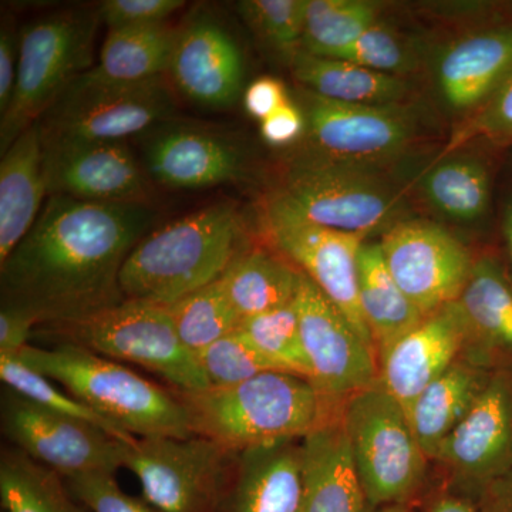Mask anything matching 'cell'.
I'll return each instance as SVG.
<instances>
[{
	"label": "cell",
	"mask_w": 512,
	"mask_h": 512,
	"mask_svg": "<svg viewBox=\"0 0 512 512\" xmlns=\"http://www.w3.org/2000/svg\"><path fill=\"white\" fill-rule=\"evenodd\" d=\"M154 220L147 202L47 197L29 234L0 265L2 305L32 313L40 326L119 305L126 301L121 269Z\"/></svg>",
	"instance_id": "cell-1"
},
{
	"label": "cell",
	"mask_w": 512,
	"mask_h": 512,
	"mask_svg": "<svg viewBox=\"0 0 512 512\" xmlns=\"http://www.w3.org/2000/svg\"><path fill=\"white\" fill-rule=\"evenodd\" d=\"M244 221L228 202L153 229L121 269L124 298L171 306L220 281L244 247Z\"/></svg>",
	"instance_id": "cell-2"
},
{
	"label": "cell",
	"mask_w": 512,
	"mask_h": 512,
	"mask_svg": "<svg viewBox=\"0 0 512 512\" xmlns=\"http://www.w3.org/2000/svg\"><path fill=\"white\" fill-rule=\"evenodd\" d=\"M177 393L190 412L194 433L234 453L301 440L340 410L305 377L278 370L237 386Z\"/></svg>",
	"instance_id": "cell-3"
},
{
	"label": "cell",
	"mask_w": 512,
	"mask_h": 512,
	"mask_svg": "<svg viewBox=\"0 0 512 512\" xmlns=\"http://www.w3.org/2000/svg\"><path fill=\"white\" fill-rule=\"evenodd\" d=\"M16 356L137 439L195 436L190 412L177 392L116 360L67 343L53 348L29 345Z\"/></svg>",
	"instance_id": "cell-4"
},
{
	"label": "cell",
	"mask_w": 512,
	"mask_h": 512,
	"mask_svg": "<svg viewBox=\"0 0 512 512\" xmlns=\"http://www.w3.org/2000/svg\"><path fill=\"white\" fill-rule=\"evenodd\" d=\"M275 195L305 220L366 241L409 218L406 194L384 168L313 153L289 164Z\"/></svg>",
	"instance_id": "cell-5"
},
{
	"label": "cell",
	"mask_w": 512,
	"mask_h": 512,
	"mask_svg": "<svg viewBox=\"0 0 512 512\" xmlns=\"http://www.w3.org/2000/svg\"><path fill=\"white\" fill-rule=\"evenodd\" d=\"M42 326L57 343L144 367L163 377L177 392L210 387L197 356L178 338L168 306L126 299L87 318Z\"/></svg>",
	"instance_id": "cell-6"
},
{
	"label": "cell",
	"mask_w": 512,
	"mask_h": 512,
	"mask_svg": "<svg viewBox=\"0 0 512 512\" xmlns=\"http://www.w3.org/2000/svg\"><path fill=\"white\" fill-rule=\"evenodd\" d=\"M99 13L70 9L29 23L19 32L15 96L0 117V153L25 133L77 77L93 69Z\"/></svg>",
	"instance_id": "cell-7"
},
{
	"label": "cell",
	"mask_w": 512,
	"mask_h": 512,
	"mask_svg": "<svg viewBox=\"0 0 512 512\" xmlns=\"http://www.w3.org/2000/svg\"><path fill=\"white\" fill-rule=\"evenodd\" d=\"M177 101L164 77L111 82L92 69L74 79L40 117L43 147L126 141L173 121Z\"/></svg>",
	"instance_id": "cell-8"
},
{
	"label": "cell",
	"mask_w": 512,
	"mask_h": 512,
	"mask_svg": "<svg viewBox=\"0 0 512 512\" xmlns=\"http://www.w3.org/2000/svg\"><path fill=\"white\" fill-rule=\"evenodd\" d=\"M340 417L367 505L409 504L423 487L429 458L403 407L377 382L346 399Z\"/></svg>",
	"instance_id": "cell-9"
},
{
	"label": "cell",
	"mask_w": 512,
	"mask_h": 512,
	"mask_svg": "<svg viewBox=\"0 0 512 512\" xmlns=\"http://www.w3.org/2000/svg\"><path fill=\"white\" fill-rule=\"evenodd\" d=\"M238 453L208 437H146L127 447L124 467L140 481L144 500L160 512L224 508Z\"/></svg>",
	"instance_id": "cell-10"
},
{
	"label": "cell",
	"mask_w": 512,
	"mask_h": 512,
	"mask_svg": "<svg viewBox=\"0 0 512 512\" xmlns=\"http://www.w3.org/2000/svg\"><path fill=\"white\" fill-rule=\"evenodd\" d=\"M296 103L305 114L309 153L332 160L384 168L409 153L426 131L413 101L342 103L299 86Z\"/></svg>",
	"instance_id": "cell-11"
},
{
	"label": "cell",
	"mask_w": 512,
	"mask_h": 512,
	"mask_svg": "<svg viewBox=\"0 0 512 512\" xmlns=\"http://www.w3.org/2000/svg\"><path fill=\"white\" fill-rule=\"evenodd\" d=\"M264 222L279 254L308 276L338 306L360 338L375 348L357 295V256L366 239L313 224L278 195L266 202Z\"/></svg>",
	"instance_id": "cell-12"
},
{
	"label": "cell",
	"mask_w": 512,
	"mask_h": 512,
	"mask_svg": "<svg viewBox=\"0 0 512 512\" xmlns=\"http://www.w3.org/2000/svg\"><path fill=\"white\" fill-rule=\"evenodd\" d=\"M2 429L15 448L63 478L113 473L130 444L92 424L70 419L10 392L2 399Z\"/></svg>",
	"instance_id": "cell-13"
},
{
	"label": "cell",
	"mask_w": 512,
	"mask_h": 512,
	"mask_svg": "<svg viewBox=\"0 0 512 512\" xmlns=\"http://www.w3.org/2000/svg\"><path fill=\"white\" fill-rule=\"evenodd\" d=\"M379 242L394 281L424 316L457 302L476 262L456 235L424 218L399 222Z\"/></svg>",
	"instance_id": "cell-14"
},
{
	"label": "cell",
	"mask_w": 512,
	"mask_h": 512,
	"mask_svg": "<svg viewBox=\"0 0 512 512\" xmlns=\"http://www.w3.org/2000/svg\"><path fill=\"white\" fill-rule=\"evenodd\" d=\"M293 302L311 365V382L332 406H342L353 394L377 383L375 348L360 338L338 306L305 274Z\"/></svg>",
	"instance_id": "cell-15"
},
{
	"label": "cell",
	"mask_w": 512,
	"mask_h": 512,
	"mask_svg": "<svg viewBox=\"0 0 512 512\" xmlns=\"http://www.w3.org/2000/svg\"><path fill=\"white\" fill-rule=\"evenodd\" d=\"M434 461L477 497L512 470V373L495 370L483 393L441 444Z\"/></svg>",
	"instance_id": "cell-16"
},
{
	"label": "cell",
	"mask_w": 512,
	"mask_h": 512,
	"mask_svg": "<svg viewBox=\"0 0 512 512\" xmlns=\"http://www.w3.org/2000/svg\"><path fill=\"white\" fill-rule=\"evenodd\" d=\"M168 74L185 99L207 109H227L245 92L241 47L222 20L205 8L192 10L178 26Z\"/></svg>",
	"instance_id": "cell-17"
},
{
	"label": "cell",
	"mask_w": 512,
	"mask_h": 512,
	"mask_svg": "<svg viewBox=\"0 0 512 512\" xmlns=\"http://www.w3.org/2000/svg\"><path fill=\"white\" fill-rule=\"evenodd\" d=\"M47 197L96 202H148L150 184L126 141L43 147Z\"/></svg>",
	"instance_id": "cell-18"
},
{
	"label": "cell",
	"mask_w": 512,
	"mask_h": 512,
	"mask_svg": "<svg viewBox=\"0 0 512 512\" xmlns=\"http://www.w3.org/2000/svg\"><path fill=\"white\" fill-rule=\"evenodd\" d=\"M144 164L156 183L174 190L237 183L247 174V157L235 141L174 120L150 131Z\"/></svg>",
	"instance_id": "cell-19"
},
{
	"label": "cell",
	"mask_w": 512,
	"mask_h": 512,
	"mask_svg": "<svg viewBox=\"0 0 512 512\" xmlns=\"http://www.w3.org/2000/svg\"><path fill=\"white\" fill-rule=\"evenodd\" d=\"M467 326L457 303L426 316L379 353V382L409 417L414 400L463 356Z\"/></svg>",
	"instance_id": "cell-20"
},
{
	"label": "cell",
	"mask_w": 512,
	"mask_h": 512,
	"mask_svg": "<svg viewBox=\"0 0 512 512\" xmlns=\"http://www.w3.org/2000/svg\"><path fill=\"white\" fill-rule=\"evenodd\" d=\"M512 73V25L468 33L441 47L434 82L451 113H476Z\"/></svg>",
	"instance_id": "cell-21"
},
{
	"label": "cell",
	"mask_w": 512,
	"mask_h": 512,
	"mask_svg": "<svg viewBox=\"0 0 512 512\" xmlns=\"http://www.w3.org/2000/svg\"><path fill=\"white\" fill-rule=\"evenodd\" d=\"M456 303L467 326L461 357L493 372L512 363V286L494 258L476 259Z\"/></svg>",
	"instance_id": "cell-22"
},
{
	"label": "cell",
	"mask_w": 512,
	"mask_h": 512,
	"mask_svg": "<svg viewBox=\"0 0 512 512\" xmlns=\"http://www.w3.org/2000/svg\"><path fill=\"white\" fill-rule=\"evenodd\" d=\"M301 512H366L340 410L302 439Z\"/></svg>",
	"instance_id": "cell-23"
},
{
	"label": "cell",
	"mask_w": 512,
	"mask_h": 512,
	"mask_svg": "<svg viewBox=\"0 0 512 512\" xmlns=\"http://www.w3.org/2000/svg\"><path fill=\"white\" fill-rule=\"evenodd\" d=\"M302 497V439L238 453L228 512H301Z\"/></svg>",
	"instance_id": "cell-24"
},
{
	"label": "cell",
	"mask_w": 512,
	"mask_h": 512,
	"mask_svg": "<svg viewBox=\"0 0 512 512\" xmlns=\"http://www.w3.org/2000/svg\"><path fill=\"white\" fill-rule=\"evenodd\" d=\"M46 200L43 144L35 123L0 161V265L29 234Z\"/></svg>",
	"instance_id": "cell-25"
},
{
	"label": "cell",
	"mask_w": 512,
	"mask_h": 512,
	"mask_svg": "<svg viewBox=\"0 0 512 512\" xmlns=\"http://www.w3.org/2000/svg\"><path fill=\"white\" fill-rule=\"evenodd\" d=\"M494 372L460 357L414 400L409 420L429 460L434 461L441 444L470 412Z\"/></svg>",
	"instance_id": "cell-26"
},
{
	"label": "cell",
	"mask_w": 512,
	"mask_h": 512,
	"mask_svg": "<svg viewBox=\"0 0 512 512\" xmlns=\"http://www.w3.org/2000/svg\"><path fill=\"white\" fill-rule=\"evenodd\" d=\"M293 77L303 89L325 99L352 104L409 103L412 83L403 77L375 72L349 60L302 52L291 63Z\"/></svg>",
	"instance_id": "cell-27"
},
{
	"label": "cell",
	"mask_w": 512,
	"mask_h": 512,
	"mask_svg": "<svg viewBox=\"0 0 512 512\" xmlns=\"http://www.w3.org/2000/svg\"><path fill=\"white\" fill-rule=\"evenodd\" d=\"M357 295L377 356L426 318L394 281L380 242L365 241L360 248Z\"/></svg>",
	"instance_id": "cell-28"
},
{
	"label": "cell",
	"mask_w": 512,
	"mask_h": 512,
	"mask_svg": "<svg viewBox=\"0 0 512 512\" xmlns=\"http://www.w3.org/2000/svg\"><path fill=\"white\" fill-rule=\"evenodd\" d=\"M302 272L268 249H247L235 259L221 282L241 319L252 318L295 301Z\"/></svg>",
	"instance_id": "cell-29"
},
{
	"label": "cell",
	"mask_w": 512,
	"mask_h": 512,
	"mask_svg": "<svg viewBox=\"0 0 512 512\" xmlns=\"http://www.w3.org/2000/svg\"><path fill=\"white\" fill-rule=\"evenodd\" d=\"M423 200L437 214L458 224L483 220L490 208L491 177L478 157L444 154L421 174Z\"/></svg>",
	"instance_id": "cell-30"
},
{
	"label": "cell",
	"mask_w": 512,
	"mask_h": 512,
	"mask_svg": "<svg viewBox=\"0 0 512 512\" xmlns=\"http://www.w3.org/2000/svg\"><path fill=\"white\" fill-rule=\"evenodd\" d=\"M178 28L161 25L109 30L93 72L120 83H140L164 77L170 69Z\"/></svg>",
	"instance_id": "cell-31"
},
{
	"label": "cell",
	"mask_w": 512,
	"mask_h": 512,
	"mask_svg": "<svg viewBox=\"0 0 512 512\" xmlns=\"http://www.w3.org/2000/svg\"><path fill=\"white\" fill-rule=\"evenodd\" d=\"M0 503L5 512H90L60 474L18 448L0 458Z\"/></svg>",
	"instance_id": "cell-32"
},
{
	"label": "cell",
	"mask_w": 512,
	"mask_h": 512,
	"mask_svg": "<svg viewBox=\"0 0 512 512\" xmlns=\"http://www.w3.org/2000/svg\"><path fill=\"white\" fill-rule=\"evenodd\" d=\"M380 10L370 0H306L303 52L332 59L379 22Z\"/></svg>",
	"instance_id": "cell-33"
},
{
	"label": "cell",
	"mask_w": 512,
	"mask_h": 512,
	"mask_svg": "<svg viewBox=\"0 0 512 512\" xmlns=\"http://www.w3.org/2000/svg\"><path fill=\"white\" fill-rule=\"evenodd\" d=\"M178 338L192 355L238 330L242 319L220 281L204 286L168 306Z\"/></svg>",
	"instance_id": "cell-34"
},
{
	"label": "cell",
	"mask_w": 512,
	"mask_h": 512,
	"mask_svg": "<svg viewBox=\"0 0 512 512\" xmlns=\"http://www.w3.org/2000/svg\"><path fill=\"white\" fill-rule=\"evenodd\" d=\"M0 379L10 392L19 394L50 412L92 424L126 444H133L137 440V437L131 436L113 421L100 416L72 394L60 390L53 380L25 365L16 355H0Z\"/></svg>",
	"instance_id": "cell-35"
},
{
	"label": "cell",
	"mask_w": 512,
	"mask_h": 512,
	"mask_svg": "<svg viewBox=\"0 0 512 512\" xmlns=\"http://www.w3.org/2000/svg\"><path fill=\"white\" fill-rule=\"evenodd\" d=\"M238 329L276 370L311 382L312 370L303 348L295 302L244 319Z\"/></svg>",
	"instance_id": "cell-36"
},
{
	"label": "cell",
	"mask_w": 512,
	"mask_h": 512,
	"mask_svg": "<svg viewBox=\"0 0 512 512\" xmlns=\"http://www.w3.org/2000/svg\"><path fill=\"white\" fill-rule=\"evenodd\" d=\"M237 10L256 39L291 66L303 50L306 0H244Z\"/></svg>",
	"instance_id": "cell-37"
},
{
	"label": "cell",
	"mask_w": 512,
	"mask_h": 512,
	"mask_svg": "<svg viewBox=\"0 0 512 512\" xmlns=\"http://www.w3.org/2000/svg\"><path fill=\"white\" fill-rule=\"evenodd\" d=\"M419 50L417 40L379 20L332 59L349 60L375 72L406 79L407 74L419 69Z\"/></svg>",
	"instance_id": "cell-38"
},
{
	"label": "cell",
	"mask_w": 512,
	"mask_h": 512,
	"mask_svg": "<svg viewBox=\"0 0 512 512\" xmlns=\"http://www.w3.org/2000/svg\"><path fill=\"white\" fill-rule=\"evenodd\" d=\"M197 360L210 387L237 386L261 373L276 370L239 329L212 343Z\"/></svg>",
	"instance_id": "cell-39"
},
{
	"label": "cell",
	"mask_w": 512,
	"mask_h": 512,
	"mask_svg": "<svg viewBox=\"0 0 512 512\" xmlns=\"http://www.w3.org/2000/svg\"><path fill=\"white\" fill-rule=\"evenodd\" d=\"M476 137L512 140V73L476 113L468 116L466 123L451 138L444 154L454 153Z\"/></svg>",
	"instance_id": "cell-40"
},
{
	"label": "cell",
	"mask_w": 512,
	"mask_h": 512,
	"mask_svg": "<svg viewBox=\"0 0 512 512\" xmlns=\"http://www.w3.org/2000/svg\"><path fill=\"white\" fill-rule=\"evenodd\" d=\"M64 481L90 512H160L146 500L124 493L113 473L82 474Z\"/></svg>",
	"instance_id": "cell-41"
},
{
	"label": "cell",
	"mask_w": 512,
	"mask_h": 512,
	"mask_svg": "<svg viewBox=\"0 0 512 512\" xmlns=\"http://www.w3.org/2000/svg\"><path fill=\"white\" fill-rule=\"evenodd\" d=\"M183 6V0H106L97 13L109 30L144 28L167 23Z\"/></svg>",
	"instance_id": "cell-42"
},
{
	"label": "cell",
	"mask_w": 512,
	"mask_h": 512,
	"mask_svg": "<svg viewBox=\"0 0 512 512\" xmlns=\"http://www.w3.org/2000/svg\"><path fill=\"white\" fill-rule=\"evenodd\" d=\"M305 134V114L293 100L261 123V136L272 147L292 146L301 141Z\"/></svg>",
	"instance_id": "cell-43"
},
{
	"label": "cell",
	"mask_w": 512,
	"mask_h": 512,
	"mask_svg": "<svg viewBox=\"0 0 512 512\" xmlns=\"http://www.w3.org/2000/svg\"><path fill=\"white\" fill-rule=\"evenodd\" d=\"M291 100L285 84L281 80L269 76L254 80L242 94L245 110L259 123L268 119L276 110L281 109Z\"/></svg>",
	"instance_id": "cell-44"
},
{
	"label": "cell",
	"mask_w": 512,
	"mask_h": 512,
	"mask_svg": "<svg viewBox=\"0 0 512 512\" xmlns=\"http://www.w3.org/2000/svg\"><path fill=\"white\" fill-rule=\"evenodd\" d=\"M40 326L39 320L32 313L15 308V306L2 305L0 309V355H19L29 339Z\"/></svg>",
	"instance_id": "cell-45"
},
{
	"label": "cell",
	"mask_w": 512,
	"mask_h": 512,
	"mask_svg": "<svg viewBox=\"0 0 512 512\" xmlns=\"http://www.w3.org/2000/svg\"><path fill=\"white\" fill-rule=\"evenodd\" d=\"M19 70V33L9 23L0 30V117L8 113Z\"/></svg>",
	"instance_id": "cell-46"
},
{
	"label": "cell",
	"mask_w": 512,
	"mask_h": 512,
	"mask_svg": "<svg viewBox=\"0 0 512 512\" xmlns=\"http://www.w3.org/2000/svg\"><path fill=\"white\" fill-rule=\"evenodd\" d=\"M478 512H512V470L478 495Z\"/></svg>",
	"instance_id": "cell-47"
},
{
	"label": "cell",
	"mask_w": 512,
	"mask_h": 512,
	"mask_svg": "<svg viewBox=\"0 0 512 512\" xmlns=\"http://www.w3.org/2000/svg\"><path fill=\"white\" fill-rule=\"evenodd\" d=\"M421 512H478L477 505L468 497L453 493L436 495Z\"/></svg>",
	"instance_id": "cell-48"
},
{
	"label": "cell",
	"mask_w": 512,
	"mask_h": 512,
	"mask_svg": "<svg viewBox=\"0 0 512 512\" xmlns=\"http://www.w3.org/2000/svg\"><path fill=\"white\" fill-rule=\"evenodd\" d=\"M503 232L505 247H507L508 258H510L512 266V198L507 202L504 208Z\"/></svg>",
	"instance_id": "cell-49"
},
{
	"label": "cell",
	"mask_w": 512,
	"mask_h": 512,
	"mask_svg": "<svg viewBox=\"0 0 512 512\" xmlns=\"http://www.w3.org/2000/svg\"><path fill=\"white\" fill-rule=\"evenodd\" d=\"M366 512H409L407 505H390V507L367 508Z\"/></svg>",
	"instance_id": "cell-50"
}]
</instances>
